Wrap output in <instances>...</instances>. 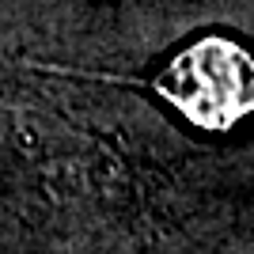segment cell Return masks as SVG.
Listing matches in <instances>:
<instances>
[{
	"instance_id": "cell-1",
	"label": "cell",
	"mask_w": 254,
	"mask_h": 254,
	"mask_svg": "<svg viewBox=\"0 0 254 254\" xmlns=\"http://www.w3.org/2000/svg\"><path fill=\"white\" fill-rule=\"evenodd\" d=\"M159 91L190 126L224 133L254 114V57L239 42L201 38L175 53Z\"/></svg>"
}]
</instances>
